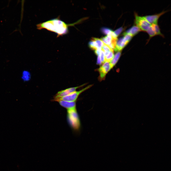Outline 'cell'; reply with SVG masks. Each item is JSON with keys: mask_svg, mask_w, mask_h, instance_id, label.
Listing matches in <instances>:
<instances>
[{"mask_svg": "<svg viewBox=\"0 0 171 171\" xmlns=\"http://www.w3.org/2000/svg\"><path fill=\"white\" fill-rule=\"evenodd\" d=\"M71 25L66 24L58 17L38 24L36 26L38 29H45L56 33L58 37L68 33V26Z\"/></svg>", "mask_w": 171, "mask_h": 171, "instance_id": "cell-1", "label": "cell"}, {"mask_svg": "<svg viewBox=\"0 0 171 171\" xmlns=\"http://www.w3.org/2000/svg\"><path fill=\"white\" fill-rule=\"evenodd\" d=\"M67 110V120L69 124L73 129L78 130L80 127L81 123L76 108Z\"/></svg>", "mask_w": 171, "mask_h": 171, "instance_id": "cell-2", "label": "cell"}, {"mask_svg": "<svg viewBox=\"0 0 171 171\" xmlns=\"http://www.w3.org/2000/svg\"><path fill=\"white\" fill-rule=\"evenodd\" d=\"M134 14L135 25L142 31L146 32L151 25L143 16H139L136 13Z\"/></svg>", "mask_w": 171, "mask_h": 171, "instance_id": "cell-3", "label": "cell"}, {"mask_svg": "<svg viewBox=\"0 0 171 171\" xmlns=\"http://www.w3.org/2000/svg\"><path fill=\"white\" fill-rule=\"evenodd\" d=\"M92 85H90L78 91H75L65 96L58 99L57 101L63 100L70 102H75L80 95L84 91L91 87Z\"/></svg>", "mask_w": 171, "mask_h": 171, "instance_id": "cell-4", "label": "cell"}, {"mask_svg": "<svg viewBox=\"0 0 171 171\" xmlns=\"http://www.w3.org/2000/svg\"><path fill=\"white\" fill-rule=\"evenodd\" d=\"M85 85V84H84L79 86L70 88L59 91L54 95L52 101H57L60 98L66 96L76 91V90L77 89Z\"/></svg>", "mask_w": 171, "mask_h": 171, "instance_id": "cell-5", "label": "cell"}, {"mask_svg": "<svg viewBox=\"0 0 171 171\" xmlns=\"http://www.w3.org/2000/svg\"><path fill=\"white\" fill-rule=\"evenodd\" d=\"M112 68L110 63L105 62L98 69L100 74L99 80L100 81L104 80L107 73Z\"/></svg>", "mask_w": 171, "mask_h": 171, "instance_id": "cell-6", "label": "cell"}, {"mask_svg": "<svg viewBox=\"0 0 171 171\" xmlns=\"http://www.w3.org/2000/svg\"><path fill=\"white\" fill-rule=\"evenodd\" d=\"M167 12V11H163L158 14L152 15H147L143 17L151 25L154 24H157L160 17Z\"/></svg>", "mask_w": 171, "mask_h": 171, "instance_id": "cell-7", "label": "cell"}, {"mask_svg": "<svg viewBox=\"0 0 171 171\" xmlns=\"http://www.w3.org/2000/svg\"><path fill=\"white\" fill-rule=\"evenodd\" d=\"M130 41L123 36L117 40L115 47V51H120L122 49L129 43Z\"/></svg>", "mask_w": 171, "mask_h": 171, "instance_id": "cell-8", "label": "cell"}, {"mask_svg": "<svg viewBox=\"0 0 171 171\" xmlns=\"http://www.w3.org/2000/svg\"><path fill=\"white\" fill-rule=\"evenodd\" d=\"M57 102L61 106L66 109L67 110L76 108L75 102H70L63 100H59Z\"/></svg>", "mask_w": 171, "mask_h": 171, "instance_id": "cell-9", "label": "cell"}, {"mask_svg": "<svg viewBox=\"0 0 171 171\" xmlns=\"http://www.w3.org/2000/svg\"><path fill=\"white\" fill-rule=\"evenodd\" d=\"M141 31L138 26L135 25L124 33L130 34L133 37Z\"/></svg>", "mask_w": 171, "mask_h": 171, "instance_id": "cell-10", "label": "cell"}, {"mask_svg": "<svg viewBox=\"0 0 171 171\" xmlns=\"http://www.w3.org/2000/svg\"><path fill=\"white\" fill-rule=\"evenodd\" d=\"M121 52L120 51L117 52L114 55V57L110 63L112 68L117 63L121 55Z\"/></svg>", "mask_w": 171, "mask_h": 171, "instance_id": "cell-11", "label": "cell"}, {"mask_svg": "<svg viewBox=\"0 0 171 171\" xmlns=\"http://www.w3.org/2000/svg\"><path fill=\"white\" fill-rule=\"evenodd\" d=\"M151 25L153 28L156 35H159L163 37H164V35L161 33L159 27L157 24H151Z\"/></svg>", "mask_w": 171, "mask_h": 171, "instance_id": "cell-12", "label": "cell"}, {"mask_svg": "<svg viewBox=\"0 0 171 171\" xmlns=\"http://www.w3.org/2000/svg\"><path fill=\"white\" fill-rule=\"evenodd\" d=\"M112 39V38L110 35H107L101 38V40L104 44L108 46L111 43Z\"/></svg>", "mask_w": 171, "mask_h": 171, "instance_id": "cell-13", "label": "cell"}, {"mask_svg": "<svg viewBox=\"0 0 171 171\" xmlns=\"http://www.w3.org/2000/svg\"><path fill=\"white\" fill-rule=\"evenodd\" d=\"M92 39L95 42L97 48L101 49L104 44L102 41L99 39L96 38H93Z\"/></svg>", "mask_w": 171, "mask_h": 171, "instance_id": "cell-14", "label": "cell"}, {"mask_svg": "<svg viewBox=\"0 0 171 171\" xmlns=\"http://www.w3.org/2000/svg\"><path fill=\"white\" fill-rule=\"evenodd\" d=\"M114 56L113 50L110 51L108 54L105 57V62H110L113 59Z\"/></svg>", "mask_w": 171, "mask_h": 171, "instance_id": "cell-15", "label": "cell"}, {"mask_svg": "<svg viewBox=\"0 0 171 171\" xmlns=\"http://www.w3.org/2000/svg\"><path fill=\"white\" fill-rule=\"evenodd\" d=\"M146 32L148 33L149 36L148 40L153 37L156 35L155 32L151 25L150 27Z\"/></svg>", "mask_w": 171, "mask_h": 171, "instance_id": "cell-16", "label": "cell"}, {"mask_svg": "<svg viewBox=\"0 0 171 171\" xmlns=\"http://www.w3.org/2000/svg\"><path fill=\"white\" fill-rule=\"evenodd\" d=\"M101 50L104 52H109L110 51L113 50L108 45L104 43L101 48Z\"/></svg>", "mask_w": 171, "mask_h": 171, "instance_id": "cell-17", "label": "cell"}, {"mask_svg": "<svg viewBox=\"0 0 171 171\" xmlns=\"http://www.w3.org/2000/svg\"><path fill=\"white\" fill-rule=\"evenodd\" d=\"M89 46L92 49L95 50L97 49L95 42L92 39L89 42Z\"/></svg>", "mask_w": 171, "mask_h": 171, "instance_id": "cell-18", "label": "cell"}, {"mask_svg": "<svg viewBox=\"0 0 171 171\" xmlns=\"http://www.w3.org/2000/svg\"><path fill=\"white\" fill-rule=\"evenodd\" d=\"M101 30L103 33L107 35H110L112 31L110 29L105 28H102Z\"/></svg>", "mask_w": 171, "mask_h": 171, "instance_id": "cell-19", "label": "cell"}, {"mask_svg": "<svg viewBox=\"0 0 171 171\" xmlns=\"http://www.w3.org/2000/svg\"><path fill=\"white\" fill-rule=\"evenodd\" d=\"M123 30L124 28L122 27H121L115 30L114 32L117 37Z\"/></svg>", "mask_w": 171, "mask_h": 171, "instance_id": "cell-20", "label": "cell"}, {"mask_svg": "<svg viewBox=\"0 0 171 171\" xmlns=\"http://www.w3.org/2000/svg\"><path fill=\"white\" fill-rule=\"evenodd\" d=\"M102 63H104L105 61V55L104 52L101 50L99 55Z\"/></svg>", "mask_w": 171, "mask_h": 171, "instance_id": "cell-21", "label": "cell"}, {"mask_svg": "<svg viewBox=\"0 0 171 171\" xmlns=\"http://www.w3.org/2000/svg\"><path fill=\"white\" fill-rule=\"evenodd\" d=\"M101 51V49H97L95 50V53L97 55H100Z\"/></svg>", "mask_w": 171, "mask_h": 171, "instance_id": "cell-22", "label": "cell"}, {"mask_svg": "<svg viewBox=\"0 0 171 171\" xmlns=\"http://www.w3.org/2000/svg\"><path fill=\"white\" fill-rule=\"evenodd\" d=\"M97 60V64L99 65H101L102 63L100 58L99 55L98 56Z\"/></svg>", "mask_w": 171, "mask_h": 171, "instance_id": "cell-23", "label": "cell"}]
</instances>
